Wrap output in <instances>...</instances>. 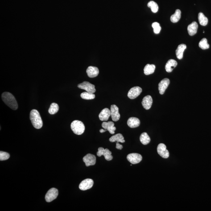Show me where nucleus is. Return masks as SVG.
Masks as SVG:
<instances>
[{
  "mask_svg": "<svg viewBox=\"0 0 211 211\" xmlns=\"http://www.w3.org/2000/svg\"><path fill=\"white\" fill-rule=\"evenodd\" d=\"M2 101L5 103L13 110H17L18 108L17 102L14 96L11 93L4 92L2 94Z\"/></svg>",
  "mask_w": 211,
  "mask_h": 211,
  "instance_id": "f257e3e1",
  "label": "nucleus"
},
{
  "mask_svg": "<svg viewBox=\"0 0 211 211\" xmlns=\"http://www.w3.org/2000/svg\"><path fill=\"white\" fill-rule=\"evenodd\" d=\"M30 119L34 127L36 129H40L43 126V121L39 112L33 109L30 113Z\"/></svg>",
  "mask_w": 211,
  "mask_h": 211,
  "instance_id": "f03ea898",
  "label": "nucleus"
},
{
  "mask_svg": "<svg viewBox=\"0 0 211 211\" xmlns=\"http://www.w3.org/2000/svg\"><path fill=\"white\" fill-rule=\"evenodd\" d=\"M71 128L75 134L81 135L84 132L85 126L81 121L76 120L71 123Z\"/></svg>",
  "mask_w": 211,
  "mask_h": 211,
  "instance_id": "7ed1b4c3",
  "label": "nucleus"
},
{
  "mask_svg": "<svg viewBox=\"0 0 211 211\" xmlns=\"http://www.w3.org/2000/svg\"><path fill=\"white\" fill-rule=\"evenodd\" d=\"M77 87L79 88L84 90L86 91V92L89 93H93L96 92L95 86L87 81H84L81 83L79 84Z\"/></svg>",
  "mask_w": 211,
  "mask_h": 211,
  "instance_id": "20e7f679",
  "label": "nucleus"
},
{
  "mask_svg": "<svg viewBox=\"0 0 211 211\" xmlns=\"http://www.w3.org/2000/svg\"><path fill=\"white\" fill-rule=\"evenodd\" d=\"M58 195V191L55 188H52L47 192L45 196L46 201L47 202H51L57 197Z\"/></svg>",
  "mask_w": 211,
  "mask_h": 211,
  "instance_id": "39448f33",
  "label": "nucleus"
},
{
  "mask_svg": "<svg viewBox=\"0 0 211 211\" xmlns=\"http://www.w3.org/2000/svg\"><path fill=\"white\" fill-rule=\"evenodd\" d=\"M111 152L109 151V149H104L103 147L98 148V151L97 153V156L101 157L104 156L105 159L107 161H111L113 159V157L112 155Z\"/></svg>",
  "mask_w": 211,
  "mask_h": 211,
  "instance_id": "423d86ee",
  "label": "nucleus"
},
{
  "mask_svg": "<svg viewBox=\"0 0 211 211\" xmlns=\"http://www.w3.org/2000/svg\"><path fill=\"white\" fill-rule=\"evenodd\" d=\"M127 159L132 164H136L140 163L142 161V157L140 154L134 153L129 154L127 156Z\"/></svg>",
  "mask_w": 211,
  "mask_h": 211,
  "instance_id": "0eeeda50",
  "label": "nucleus"
},
{
  "mask_svg": "<svg viewBox=\"0 0 211 211\" xmlns=\"http://www.w3.org/2000/svg\"><path fill=\"white\" fill-rule=\"evenodd\" d=\"M142 92V89L139 87H134L132 88L128 93V96L131 99L136 98Z\"/></svg>",
  "mask_w": 211,
  "mask_h": 211,
  "instance_id": "6e6552de",
  "label": "nucleus"
},
{
  "mask_svg": "<svg viewBox=\"0 0 211 211\" xmlns=\"http://www.w3.org/2000/svg\"><path fill=\"white\" fill-rule=\"evenodd\" d=\"M93 180L90 179H87L83 181L79 185V188L81 191H86L90 189L93 187Z\"/></svg>",
  "mask_w": 211,
  "mask_h": 211,
  "instance_id": "1a4fd4ad",
  "label": "nucleus"
},
{
  "mask_svg": "<svg viewBox=\"0 0 211 211\" xmlns=\"http://www.w3.org/2000/svg\"><path fill=\"white\" fill-rule=\"evenodd\" d=\"M111 116L113 121L116 122L118 121L120 118V114L119 113V109L117 106L113 105H111L110 108Z\"/></svg>",
  "mask_w": 211,
  "mask_h": 211,
  "instance_id": "9d476101",
  "label": "nucleus"
},
{
  "mask_svg": "<svg viewBox=\"0 0 211 211\" xmlns=\"http://www.w3.org/2000/svg\"><path fill=\"white\" fill-rule=\"evenodd\" d=\"M157 152L158 154L162 158H167L169 156L168 151L166 149V146L163 143H160L158 145Z\"/></svg>",
  "mask_w": 211,
  "mask_h": 211,
  "instance_id": "9b49d317",
  "label": "nucleus"
},
{
  "mask_svg": "<svg viewBox=\"0 0 211 211\" xmlns=\"http://www.w3.org/2000/svg\"><path fill=\"white\" fill-rule=\"evenodd\" d=\"M96 157L94 155L88 154L83 158V161L87 167L94 165L96 163Z\"/></svg>",
  "mask_w": 211,
  "mask_h": 211,
  "instance_id": "f8f14e48",
  "label": "nucleus"
},
{
  "mask_svg": "<svg viewBox=\"0 0 211 211\" xmlns=\"http://www.w3.org/2000/svg\"><path fill=\"white\" fill-rule=\"evenodd\" d=\"M170 80L168 78H165L162 80L158 84V89L160 94H164L165 92L170 84Z\"/></svg>",
  "mask_w": 211,
  "mask_h": 211,
  "instance_id": "ddd939ff",
  "label": "nucleus"
},
{
  "mask_svg": "<svg viewBox=\"0 0 211 211\" xmlns=\"http://www.w3.org/2000/svg\"><path fill=\"white\" fill-rule=\"evenodd\" d=\"M102 126L105 130L109 131L111 134H114L116 130L115 127L114 126V123L112 121L108 122H104L102 124Z\"/></svg>",
  "mask_w": 211,
  "mask_h": 211,
  "instance_id": "4468645a",
  "label": "nucleus"
},
{
  "mask_svg": "<svg viewBox=\"0 0 211 211\" xmlns=\"http://www.w3.org/2000/svg\"><path fill=\"white\" fill-rule=\"evenodd\" d=\"M142 105L146 110L150 109L153 104V99L150 96H145L142 100Z\"/></svg>",
  "mask_w": 211,
  "mask_h": 211,
  "instance_id": "2eb2a0df",
  "label": "nucleus"
},
{
  "mask_svg": "<svg viewBox=\"0 0 211 211\" xmlns=\"http://www.w3.org/2000/svg\"><path fill=\"white\" fill-rule=\"evenodd\" d=\"M111 116V111L107 108L103 109L99 115V118L101 121H107Z\"/></svg>",
  "mask_w": 211,
  "mask_h": 211,
  "instance_id": "dca6fc26",
  "label": "nucleus"
},
{
  "mask_svg": "<svg viewBox=\"0 0 211 211\" xmlns=\"http://www.w3.org/2000/svg\"><path fill=\"white\" fill-rule=\"evenodd\" d=\"M87 73L88 77L93 78L97 77L99 74V70L97 67L90 66L87 70Z\"/></svg>",
  "mask_w": 211,
  "mask_h": 211,
  "instance_id": "f3484780",
  "label": "nucleus"
},
{
  "mask_svg": "<svg viewBox=\"0 0 211 211\" xmlns=\"http://www.w3.org/2000/svg\"><path fill=\"white\" fill-rule=\"evenodd\" d=\"M140 123L139 119L136 117H130L127 121L128 126L131 128L138 127L140 125Z\"/></svg>",
  "mask_w": 211,
  "mask_h": 211,
  "instance_id": "a211bd4d",
  "label": "nucleus"
},
{
  "mask_svg": "<svg viewBox=\"0 0 211 211\" xmlns=\"http://www.w3.org/2000/svg\"><path fill=\"white\" fill-rule=\"evenodd\" d=\"M177 65L178 63L176 60L173 59L169 60L166 63L165 66L166 71L168 72H172L173 70L177 66Z\"/></svg>",
  "mask_w": 211,
  "mask_h": 211,
  "instance_id": "6ab92c4d",
  "label": "nucleus"
},
{
  "mask_svg": "<svg viewBox=\"0 0 211 211\" xmlns=\"http://www.w3.org/2000/svg\"><path fill=\"white\" fill-rule=\"evenodd\" d=\"M198 26L196 22H192L188 25L187 30L190 36H193L197 33Z\"/></svg>",
  "mask_w": 211,
  "mask_h": 211,
  "instance_id": "aec40b11",
  "label": "nucleus"
},
{
  "mask_svg": "<svg viewBox=\"0 0 211 211\" xmlns=\"http://www.w3.org/2000/svg\"><path fill=\"white\" fill-rule=\"evenodd\" d=\"M187 48V46L185 44H181L178 46L176 50V53L177 58L179 60H181L183 57V52L184 50Z\"/></svg>",
  "mask_w": 211,
  "mask_h": 211,
  "instance_id": "412c9836",
  "label": "nucleus"
},
{
  "mask_svg": "<svg viewBox=\"0 0 211 211\" xmlns=\"http://www.w3.org/2000/svg\"><path fill=\"white\" fill-rule=\"evenodd\" d=\"M109 140L112 142H121L124 143L125 141L124 139V137L122 134H118L112 136L109 139Z\"/></svg>",
  "mask_w": 211,
  "mask_h": 211,
  "instance_id": "4be33fe9",
  "label": "nucleus"
},
{
  "mask_svg": "<svg viewBox=\"0 0 211 211\" xmlns=\"http://www.w3.org/2000/svg\"><path fill=\"white\" fill-rule=\"evenodd\" d=\"M156 67L154 65L148 64L146 65L144 68V73L145 75L151 74L155 72Z\"/></svg>",
  "mask_w": 211,
  "mask_h": 211,
  "instance_id": "5701e85b",
  "label": "nucleus"
},
{
  "mask_svg": "<svg viewBox=\"0 0 211 211\" xmlns=\"http://www.w3.org/2000/svg\"><path fill=\"white\" fill-rule=\"evenodd\" d=\"M181 17V11L179 9L176 10L175 14L171 17V20L173 23H176L178 22Z\"/></svg>",
  "mask_w": 211,
  "mask_h": 211,
  "instance_id": "b1692460",
  "label": "nucleus"
},
{
  "mask_svg": "<svg viewBox=\"0 0 211 211\" xmlns=\"http://www.w3.org/2000/svg\"><path fill=\"white\" fill-rule=\"evenodd\" d=\"M140 139L141 143L144 145L148 144L151 141L150 137L146 133H142L140 137Z\"/></svg>",
  "mask_w": 211,
  "mask_h": 211,
  "instance_id": "393cba45",
  "label": "nucleus"
},
{
  "mask_svg": "<svg viewBox=\"0 0 211 211\" xmlns=\"http://www.w3.org/2000/svg\"><path fill=\"white\" fill-rule=\"evenodd\" d=\"M198 20L200 24L203 26H206L207 24L208 19L204 16L203 13L200 12L198 14Z\"/></svg>",
  "mask_w": 211,
  "mask_h": 211,
  "instance_id": "a878e982",
  "label": "nucleus"
},
{
  "mask_svg": "<svg viewBox=\"0 0 211 211\" xmlns=\"http://www.w3.org/2000/svg\"><path fill=\"white\" fill-rule=\"evenodd\" d=\"M59 106L56 103H52L51 104L49 109V113L51 115L56 114L59 111Z\"/></svg>",
  "mask_w": 211,
  "mask_h": 211,
  "instance_id": "bb28decb",
  "label": "nucleus"
},
{
  "mask_svg": "<svg viewBox=\"0 0 211 211\" xmlns=\"http://www.w3.org/2000/svg\"><path fill=\"white\" fill-rule=\"evenodd\" d=\"M81 97L85 100L93 99L95 98V95L93 93L87 92H84L81 93Z\"/></svg>",
  "mask_w": 211,
  "mask_h": 211,
  "instance_id": "cd10ccee",
  "label": "nucleus"
},
{
  "mask_svg": "<svg viewBox=\"0 0 211 211\" xmlns=\"http://www.w3.org/2000/svg\"><path fill=\"white\" fill-rule=\"evenodd\" d=\"M147 6L151 9L152 11L154 13L157 12L159 8L157 4L153 1L149 2L147 4Z\"/></svg>",
  "mask_w": 211,
  "mask_h": 211,
  "instance_id": "c85d7f7f",
  "label": "nucleus"
},
{
  "mask_svg": "<svg viewBox=\"0 0 211 211\" xmlns=\"http://www.w3.org/2000/svg\"><path fill=\"white\" fill-rule=\"evenodd\" d=\"M199 47L201 49L205 50L209 48V45L208 44L207 40L205 38H203L199 42Z\"/></svg>",
  "mask_w": 211,
  "mask_h": 211,
  "instance_id": "c756f323",
  "label": "nucleus"
},
{
  "mask_svg": "<svg viewBox=\"0 0 211 211\" xmlns=\"http://www.w3.org/2000/svg\"><path fill=\"white\" fill-rule=\"evenodd\" d=\"M152 26L153 29L154 33L156 34L159 33L161 30V27L159 24L157 22H154L152 24Z\"/></svg>",
  "mask_w": 211,
  "mask_h": 211,
  "instance_id": "7c9ffc66",
  "label": "nucleus"
},
{
  "mask_svg": "<svg viewBox=\"0 0 211 211\" xmlns=\"http://www.w3.org/2000/svg\"><path fill=\"white\" fill-rule=\"evenodd\" d=\"M10 157V155L7 153L1 151L0 152V160H6Z\"/></svg>",
  "mask_w": 211,
  "mask_h": 211,
  "instance_id": "2f4dec72",
  "label": "nucleus"
},
{
  "mask_svg": "<svg viewBox=\"0 0 211 211\" xmlns=\"http://www.w3.org/2000/svg\"><path fill=\"white\" fill-rule=\"evenodd\" d=\"M116 148L118 149V150H121L123 148V146L122 145L119 144L118 142H117L116 143Z\"/></svg>",
  "mask_w": 211,
  "mask_h": 211,
  "instance_id": "473e14b6",
  "label": "nucleus"
},
{
  "mask_svg": "<svg viewBox=\"0 0 211 211\" xmlns=\"http://www.w3.org/2000/svg\"><path fill=\"white\" fill-rule=\"evenodd\" d=\"M107 131V130H105H105H103V129H101V130H100V132L101 133H104L106 131Z\"/></svg>",
  "mask_w": 211,
  "mask_h": 211,
  "instance_id": "72a5a7b5",
  "label": "nucleus"
}]
</instances>
